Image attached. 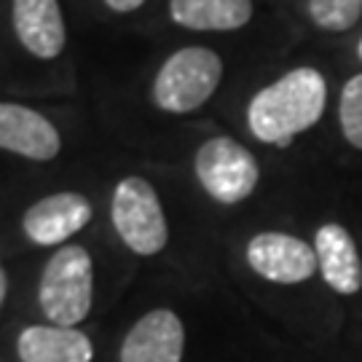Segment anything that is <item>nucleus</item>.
<instances>
[{
    "label": "nucleus",
    "mask_w": 362,
    "mask_h": 362,
    "mask_svg": "<svg viewBox=\"0 0 362 362\" xmlns=\"http://www.w3.org/2000/svg\"><path fill=\"white\" fill-rule=\"evenodd\" d=\"M40 309L59 327L83 322L94 298V266L83 247L57 250L40 276Z\"/></svg>",
    "instance_id": "f03ea898"
},
{
    "label": "nucleus",
    "mask_w": 362,
    "mask_h": 362,
    "mask_svg": "<svg viewBox=\"0 0 362 362\" xmlns=\"http://www.w3.org/2000/svg\"><path fill=\"white\" fill-rule=\"evenodd\" d=\"M309 13L322 30L344 33L362 16V0H309Z\"/></svg>",
    "instance_id": "4468645a"
},
{
    "label": "nucleus",
    "mask_w": 362,
    "mask_h": 362,
    "mask_svg": "<svg viewBox=\"0 0 362 362\" xmlns=\"http://www.w3.org/2000/svg\"><path fill=\"white\" fill-rule=\"evenodd\" d=\"M325 103L327 83L322 73L314 67H296L250 100L247 124L260 143L285 148L296 134L311 129L322 118Z\"/></svg>",
    "instance_id": "f257e3e1"
},
{
    "label": "nucleus",
    "mask_w": 362,
    "mask_h": 362,
    "mask_svg": "<svg viewBox=\"0 0 362 362\" xmlns=\"http://www.w3.org/2000/svg\"><path fill=\"white\" fill-rule=\"evenodd\" d=\"M314 252H317V263L322 272L325 282L333 287L341 296H354L362 287V263L357 245L351 239V233L338 226V223H327L317 231L314 239Z\"/></svg>",
    "instance_id": "9b49d317"
},
{
    "label": "nucleus",
    "mask_w": 362,
    "mask_h": 362,
    "mask_svg": "<svg viewBox=\"0 0 362 362\" xmlns=\"http://www.w3.org/2000/svg\"><path fill=\"white\" fill-rule=\"evenodd\" d=\"M19 360L22 362H91L94 346L89 336L73 327H46L30 325L19 336Z\"/></svg>",
    "instance_id": "f8f14e48"
},
{
    "label": "nucleus",
    "mask_w": 362,
    "mask_h": 362,
    "mask_svg": "<svg viewBox=\"0 0 362 362\" xmlns=\"http://www.w3.org/2000/svg\"><path fill=\"white\" fill-rule=\"evenodd\" d=\"M6 290H8V276H6L3 266H0V306H3V300H6Z\"/></svg>",
    "instance_id": "f3484780"
},
{
    "label": "nucleus",
    "mask_w": 362,
    "mask_h": 362,
    "mask_svg": "<svg viewBox=\"0 0 362 362\" xmlns=\"http://www.w3.org/2000/svg\"><path fill=\"white\" fill-rule=\"evenodd\" d=\"M357 54H360V59H362V38H360V46H357Z\"/></svg>",
    "instance_id": "a211bd4d"
},
{
    "label": "nucleus",
    "mask_w": 362,
    "mask_h": 362,
    "mask_svg": "<svg viewBox=\"0 0 362 362\" xmlns=\"http://www.w3.org/2000/svg\"><path fill=\"white\" fill-rule=\"evenodd\" d=\"M13 30L27 52L54 59L65 49V22L57 0H13Z\"/></svg>",
    "instance_id": "9d476101"
},
{
    "label": "nucleus",
    "mask_w": 362,
    "mask_h": 362,
    "mask_svg": "<svg viewBox=\"0 0 362 362\" xmlns=\"http://www.w3.org/2000/svg\"><path fill=\"white\" fill-rule=\"evenodd\" d=\"M223 78V62L212 49L188 46L169 57L153 83V100L167 113H191L207 103Z\"/></svg>",
    "instance_id": "7ed1b4c3"
},
{
    "label": "nucleus",
    "mask_w": 362,
    "mask_h": 362,
    "mask_svg": "<svg viewBox=\"0 0 362 362\" xmlns=\"http://www.w3.org/2000/svg\"><path fill=\"white\" fill-rule=\"evenodd\" d=\"M196 177L220 204L245 202L258 185V161L231 137H212L196 153Z\"/></svg>",
    "instance_id": "39448f33"
},
{
    "label": "nucleus",
    "mask_w": 362,
    "mask_h": 362,
    "mask_svg": "<svg viewBox=\"0 0 362 362\" xmlns=\"http://www.w3.org/2000/svg\"><path fill=\"white\" fill-rule=\"evenodd\" d=\"M0 148L33 161L57 158L62 140L46 116L16 103H0Z\"/></svg>",
    "instance_id": "6e6552de"
},
{
    "label": "nucleus",
    "mask_w": 362,
    "mask_h": 362,
    "mask_svg": "<svg viewBox=\"0 0 362 362\" xmlns=\"http://www.w3.org/2000/svg\"><path fill=\"white\" fill-rule=\"evenodd\" d=\"M169 13L188 30H239L252 16L250 0H169Z\"/></svg>",
    "instance_id": "ddd939ff"
},
{
    "label": "nucleus",
    "mask_w": 362,
    "mask_h": 362,
    "mask_svg": "<svg viewBox=\"0 0 362 362\" xmlns=\"http://www.w3.org/2000/svg\"><path fill=\"white\" fill-rule=\"evenodd\" d=\"M113 226L137 255H156L167 247L169 228L156 188L143 177H127L113 194Z\"/></svg>",
    "instance_id": "20e7f679"
},
{
    "label": "nucleus",
    "mask_w": 362,
    "mask_h": 362,
    "mask_svg": "<svg viewBox=\"0 0 362 362\" xmlns=\"http://www.w3.org/2000/svg\"><path fill=\"white\" fill-rule=\"evenodd\" d=\"M247 260H250L252 272L260 274L269 282H276V285L306 282L320 266L314 247L306 245L298 236L279 231H266L252 236V242L247 245Z\"/></svg>",
    "instance_id": "423d86ee"
},
{
    "label": "nucleus",
    "mask_w": 362,
    "mask_h": 362,
    "mask_svg": "<svg viewBox=\"0 0 362 362\" xmlns=\"http://www.w3.org/2000/svg\"><path fill=\"white\" fill-rule=\"evenodd\" d=\"M185 330L180 317L169 309L148 311L137 320L121 346V362H180Z\"/></svg>",
    "instance_id": "0eeeda50"
},
{
    "label": "nucleus",
    "mask_w": 362,
    "mask_h": 362,
    "mask_svg": "<svg viewBox=\"0 0 362 362\" xmlns=\"http://www.w3.org/2000/svg\"><path fill=\"white\" fill-rule=\"evenodd\" d=\"M91 220V204L86 196L76 191H62L35 202L25 212V233L43 247H54L65 242L67 236L78 233Z\"/></svg>",
    "instance_id": "1a4fd4ad"
},
{
    "label": "nucleus",
    "mask_w": 362,
    "mask_h": 362,
    "mask_svg": "<svg viewBox=\"0 0 362 362\" xmlns=\"http://www.w3.org/2000/svg\"><path fill=\"white\" fill-rule=\"evenodd\" d=\"M113 11H118V13H129V11H134V8H140L145 0H105Z\"/></svg>",
    "instance_id": "dca6fc26"
},
{
    "label": "nucleus",
    "mask_w": 362,
    "mask_h": 362,
    "mask_svg": "<svg viewBox=\"0 0 362 362\" xmlns=\"http://www.w3.org/2000/svg\"><path fill=\"white\" fill-rule=\"evenodd\" d=\"M338 116H341L344 137H346L354 148L362 151V73L346 81V86L341 91Z\"/></svg>",
    "instance_id": "2eb2a0df"
}]
</instances>
